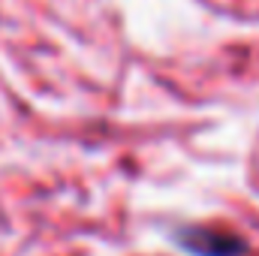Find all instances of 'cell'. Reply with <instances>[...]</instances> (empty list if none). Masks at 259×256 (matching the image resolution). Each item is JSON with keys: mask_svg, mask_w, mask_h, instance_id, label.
<instances>
[{"mask_svg": "<svg viewBox=\"0 0 259 256\" xmlns=\"http://www.w3.org/2000/svg\"><path fill=\"white\" fill-rule=\"evenodd\" d=\"M169 241L187 256H250V241L241 232L211 223H172Z\"/></svg>", "mask_w": 259, "mask_h": 256, "instance_id": "6da1fadb", "label": "cell"}]
</instances>
